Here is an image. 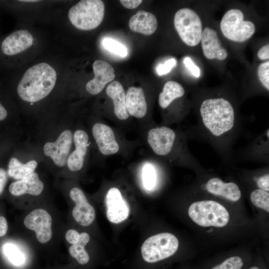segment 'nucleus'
Wrapping results in <instances>:
<instances>
[{
  "instance_id": "nucleus-4",
  "label": "nucleus",
  "mask_w": 269,
  "mask_h": 269,
  "mask_svg": "<svg viewBox=\"0 0 269 269\" xmlns=\"http://www.w3.org/2000/svg\"><path fill=\"white\" fill-rule=\"evenodd\" d=\"M188 216L197 225L203 227L223 228L229 223L230 215L221 204L212 200L197 201L190 204Z\"/></svg>"
},
{
  "instance_id": "nucleus-1",
  "label": "nucleus",
  "mask_w": 269,
  "mask_h": 269,
  "mask_svg": "<svg viewBox=\"0 0 269 269\" xmlns=\"http://www.w3.org/2000/svg\"><path fill=\"white\" fill-rule=\"evenodd\" d=\"M198 123L205 135L217 148L226 152L238 124L231 103L223 98L205 99L200 105Z\"/></svg>"
},
{
  "instance_id": "nucleus-23",
  "label": "nucleus",
  "mask_w": 269,
  "mask_h": 269,
  "mask_svg": "<svg viewBox=\"0 0 269 269\" xmlns=\"http://www.w3.org/2000/svg\"><path fill=\"white\" fill-rule=\"evenodd\" d=\"M38 162L34 159L22 162L16 157H11L7 162L6 169L8 177L19 180L35 172Z\"/></svg>"
},
{
  "instance_id": "nucleus-15",
  "label": "nucleus",
  "mask_w": 269,
  "mask_h": 269,
  "mask_svg": "<svg viewBox=\"0 0 269 269\" xmlns=\"http://www.w3.org/2000/svg\"><path fill=\"white\" fill-rule=\"evenodd\" d=\"M74 149L70 152L66 165L71 171L80 170L85 163L89 146V136L83 130L78 129L73 133Z\"/></svg>"
},
{
  "instance_id": "nucleus-39",
  "label": "nucleus",
  "mask_w": 269,
  "mask_h": 269,
  "mask_svg": "<svg viewBox=\"0 0 269 269\" xmlns=\"http://www.w3.org/2000/svg\"><path fill=\"white\" fill-rule=\"evenodd\" d=\"M258 56L261 60L269 58V45L267 44L261 47L258 52Z\"/></svg>"
},
{
  "instance_id": "nucleus-20",
  "label": "nucleus",
  "mask_w": 269,
  "mask_h": 269,
  "mask_svg": "<svg viewBox=\"0 0 269 269\" xmlns=\"http://www.w3.org/2000/svg\"><path fill=\"white\" fill-rule=\"evenodd\" d=\"M126 105L129 116L141 119L146 114L147 106L144 93L140 87L128 88L126 93Z\"/></svg>"
},
{
  "instance_id": "nucleus-18",
  "label": "nucleus",
  "mask_w": 269,
  "mask_h": 269,
  "mask_svg": "<svg viewBox=\"0 0 269 269\" xmlns=\"http://www.w3.org/2000/svg\"><path fill=\"white\" fill-rule=\"evenodd\" d=\"M200 42L203 54L208 59L224 60L227 57V52L222 47L218 34L213 29L206 27L203 30Z\"/></svg>"
},
{
  "instance_id": "nucleus-11",
  "label": "nucleus",
  "mask_w": 269,
  "mask_h": 269,
  "mask_svg": "<svg viewBox=\"0 0 269 269\" xmlns=\"http://www.w3.org/2000/svg\"><path fill=\"white\" fill-rule=\"evenodd\" d=\"M25 227L35 233L37 240L41 244L49 242L52 237V219L45 209L37 208L27 215L23 220Z\"/></svg>"
},
{
  "instance_id": "nucleus-28",
  "label": "nucleus",
  "mask_w": 269,
  "mask_h": 269,
  "mask_svg": "<svg viewBox=\"0 0 269 269\" xmlns=\"http://www.w3.org/2000/svg\"><path fill=\"white\" fill-rule=\"evenodd\" d=\"M244 265V261L241 257L233 256L215 265L210 269H242Z\"/></svg>"
},
{
  "instance_id": "nucleus-7",
  "label": "nucleus",
  "mask_w": 269,
  "mask_h": 269,
  "mask_svg": "<svg viewBox=\"0 0 269 269\" xmlns=\"http://www.w3.org/2000/svg\"><path fill=\"white\" fill-rule=\"evenodd\" d=\"M243 12L231 9L223 16L220 28L224 36L230 40L242 42L250 39L255 33L256 27L251 21L245 20Z\"/></svg>"
},
{
  "instance_id": "nucleus-25",
  "label": "nucleus",
  "mask_w": 269,
  "mask_h": 269,
  "mask_svg": "<svg viewBox=\"0 0 269 269\" xmlns=\"http://www.w3.org/2000/svg\"><path fill=\"white\" fill-rule=\"evenodd\" d=\"M250 197L255 207L269 212V191L257 188L251 192Z\"/></svg>"
},
{
  "instance_id": "nucleus-30",
  "label": "nucleus",
  "mask_w": 269,
  "mask_h": 269,
  "mask_svg": "<svg viewBox=\"0 0 269 269\" xmlns=\"http://www.w3.org/2000/svg\"><path fill=\"white\" fill-rule=\"evenodd\" d=\"M0 83V124L6 122L10 116L9 100Z\"/></svg>"
},
{
  "instance_id": "nucleus-29",
  "label": "nucleus",
  "mask_w": 269,
  "mask_h": 269,
  "mask_svg": "<svg viewBox=\"0 0 269 269\" xmlns=\"http://www.w3.org/2000/svg\"><path fill=\"white\" fill-rule=\"evenodd\" d=\"M68 251L71 256L75 259L79 264L85 265L88 263L90 257L85 246L79 244L72 245L69 248Z\"/></svg>"
},
{
  "instance_id": "nucleus-35",
  "label": "nucleus",
  "mask_w": 269,
  "mask_h": 269,
  "mask_svg": "<svg viewBox=\"0 0 269 269\" xmlns=\"http://www.w3.org/2000/svg\"><path fill=\"white\" fill-rule=\"evenodd\" d=\"M183 63L194 77L198 78L200 76V68L194 64L190 57H185L183 60Z\"/></svg>"
},
{
  "instance_id": "nucleus-21",
  "label": "nucleus",
  "mask_w": 269,
  "mask_h": 269,
  "mask_svg": "<svg viewBox=\"0 0 269 269\" xmlns=\"http://www.w3.org/2000/svg\"><path fill=\"white\" fill-rule=\"evenodd\" d=\"M129 26L134 32L150 35L157 29V20L153 13L140 10L130 18Z\"/></svg>"
},
{
  "instance_id": "nucleus-36",
  "label": "nucleus",
  "mask_w": 269,
  "mask_h": 269,
  "mask_svg": "<svg viewBox=\"0 0 269 269\" xmlns=\"http://www.w3.org/2000/svg\"><path fill=\"white\" fill-rule=\"evenodd\" d=\"M80 233L74 229L68 230L65 234L66 240L71 245L77 244L79 240Z\"/></svg>"
},
{
  "instance_id": "nucleus-24",
  "label": "nucleus",
  "mask_w": 269,
  "mask_h": 269,
  "mask_svg": "<svg viewBox=\"0 0 269 269\" xmlns=\"http://www.w3.org/2000/svg\"><path fill=\"white\" fill-rule=\"evenodd\" d=\"M185 94L183 86L177 82H166L158 96V104L163 109H166L175 99L181 98Z\"/></svg>"
},
{
  "instance_id": "nucleus-38",
  "label": "nucleus",
  "mask_w": 269,
  "mask_h": 269,
  "mask_svg": "<svg viewBox=\"0 0 269 269\" xmlns=\"http://www.w3.org/2000/svg\"><path fill=\"white\" fill-rule=\"evenodd\" d=\"M120 2L128 9H134L139 5L142 0H121Z\"/></svg>"
},
{
  "instance_id": "nucleus-31",
  "label": "nucleus",
  "mask_w": 269,
  "mask_h": 269,
  "mask_svg": "<svg viewBox=\"0 0 269 269\" xmlns=\"http://www.w3.org/2000/svg\"><path fill=\"white\" fill-rule=\"evenodd\" d=\"M144 186L147 190L153 188L156 181V174L154 168L148 164L144 167L142 173Z\"/></svg>"
},
{
  "instance_id": "nucleus-33",
  "label": "nucleus",
  "mask_w": 269,
  "mask_h": 269,
  "mask_svg": "<svg viewBox=\"0 0 269 269\" xmlns=\"http://www.w3.org/2000/svg\"><path fill=\"white\" fill-rule=\"evenodd\" d=\"M176 60L174 58L166 60L163 64H159L156 68L157 73L159 76H162L168 73L175 66Z\"/></svg>"
},
{
  "instance_id": "nucleus-34",
  "label": "nucleus",
  "mask_w": 269,
  "mask_h": 269,
  "mask_svg": "<svg viewBox=\"0 0 269 269\" xmlns=\"http://www.w3.org/2000/svg\"><path fill=\"white\" fill-rule=\"evenodd\" d=\"M258 188L269 191V174L266 173L254 178Z\"/></svg>"
},
{
  "instance_id": "nucleus-17",
  "label": "nucleus",
  "mask_w": 269,
  "mask_h": 269,
  "mask_svg": "<svg viewBox=\"0 0 269 269\" xmlns=\"http://www.w3.org/2000/svg\"><path fill=\"white\" fill-rule=\"evenodd\" d=\"M204 188L210 194L232 202L239 201L242 196L240 187L236 183L225 182L217 177L208 179L204 184Z\"/></svg>"
},
{
  "instance_id": "nucleus-42",
  "label": "nucleus",
  "mask_w": 269,
  "mask_h": 269,
  "mask_svg": "<svg viewBox=\"0 0 269 269\" xmlns=\"http://www.w3.org/2000/svg\"><path fill=\"white\" fill-rule=\"evenodd\" d=\"M248 269H261L258 266H254L251 267Z\"/></svg>"
},
{
  "instance_id": "nucleus-9",
  "label": "nucleus",
  "mask_w": 269,
  "mask_h": 269,
  "mask_svg": "<svg viewBox=\"0 0 269 269\" xmlns=\"http://www.w3.org/2000/svg\"><path fill=\"white\" fill-rule=\"evenodd\" d=\"M73 142L72 131L70 129H65L59 134L55 140L44 143L43 153L57 167H64L66 164Z\"/></svg>"
},
{
  "instance_id": "nucleus-22",
  "label": "nucleus",
  "mask_w": 269,
  "mask_h": 269,
  "mask_svg": "<svg viewBox=\"0 0 269 269\" xmlns=\"http://www.w3.org/2000/svg\"><path fill=\"white\" fill-rule=\"evenodd\" d=\"M106 92L113 101L114 112L116 117L121 121L127 120L130 116L127 111L126 93L122 84L118 81H115L107 87Z\"/></svg>"
},
{
  "instance_id": "nucleus-10",
  "label": "nucleus",
  "mask_w": 269,
  "mask_h": 269,
  "mask_svg": "<svg viewBox=\"0 0 269 269\" xmlns=\"http://www.w3.org/2000/svg\"><path fill=\"white\" fill-rule=\"evenodd\" d=\"M33 36L26 29L12 32L0 40V59L9 60L29 48L33 43Z\"/></svg>"
},
{
  "instance_id": "nucleus-13",
  "label": "nucleus",
  "mask_w": 269,
  "mask_h": 269,
  "mask_svg": "<svg viewBox=\"0 0 269 269\" xmlns=\"http://www.w3.org/2000/svg\"><path fill=\"white\" fill-rule=\"evenodd\" d=\"M69 196L75 203L72 213L74 219L83 226L91 225L95 219V210L88 202L84 192L80 188L75 187L70 190Z\"/></svg>"
},
{
  "instance_id": "nucleus-8",
  "label": "nucleus",
  "mask_w": 269,
  "mask_h": 269,
  "mask_svg": "<svg viewBox=\"0 0 269 269\" xmlns=\"http://www.w3.org/2000/svg\"><path fill=\"white\" fill-rule=\"evenodd\" d=\"M174 25L180 38L186 45L195 46L200 42L202 24L200 17L193 9H179L174 15Z\"/></svg>"
},
{
  "instance_id": "nucleus-26",
  "label": "nucleus",
  "mask_w": 269,
  "mask_h": 269,
  "mask_svg": "<svg viewBox=\"0 0 269 269\" xmlns=\"http://www.w3.org/2000/svg\"><path fill=\"white\" fill-rule=\"evenodd\" d=\"M3 252L9 261L15 266H19L24 262V256L17 247L12 243L5 244Z\"/></svg>"
},
{
  "instance_id": "nucleus-40",
  "label": "nucleus",
  "mask_w": 269,
  "mask_h": 269,
  "mask_svg": "<svg viewBox=\"0 0 269 269\" xmlns=\"http://www.w3.org/2000/svg\"><path fill=\"white\" fill-rule=\"evenodd\" d=\"M7 230L8 224L5 218L0 215V237L5 235Z\"/></svg>"
},
{
  "instance_id": "nucleus-14",
  "label": "nucleus",
  "mask_w": 269,
  "mask_h": 269,
  "mask_svg": "<svg viewBox=\"0 0 269 269\" xmlns=\"http://www.w3.org/2000/svg\"><path fill=\"white\" fill-rule=\"evenodd\" d=\"M92 134L100 153L106 156L117 153L120 145L113 130L102 123H96L92 128Z\"/></svg>"
},
{
  "instance_id": "nucleus-37",
  "label": "nucleus",
  "mask_w": 269,
  "mask_h": 269,
  "mask_svg": "<svg viewBox=\"0 0 269 269\" xmlns=\"http://www.w3.org/2000/svg\"><path fill=\"white\" fill-rule=\"evenodd\" d=\"M8 175L6 169L0 166V195L3 192L8 181Z\"/></svg>"
},
{
  "instance_id": "nucleus-12",
  "label": "nucleus",
  "mask_w": 269,
  "mask_h": 269,
  "mask_svg": "<svg viewBox=\"0 0 269 269\" xmlns=\"http://www.w3.org/2000/svg\"><path fill=\"white\" fill-rule=\"evenodd\" d=\"M105 203L107 217L111 223H121L129 217V206L118 188L112 187L108 191Z\"/></svg>"
},
{
  "instance_id": "nucleus-27",
  "label": "nucleus",
  "mask_w": 269,
  "mask_h": 269,
  "mask_svg": "<svg viewBox=\"0 0 269 269\" xmlns=\"http://www.w3.org/2000/svg\"><path fill=\"white\" fill-rule=\"evenodd\" d=\"M102 44L106 49L121 57H126L128 55L127 48L115 39L105 38L102 41Z\"/></svg>"
},
{
  "instance_id": "nucleus-16",
  "label": "nucleus",
  "mask_w": 269,
  "mask_h": 269,
  "mask_svg": "<svg viewBox=\"0 0 269 269\" xmlns=\"http://www.w3.org/2000/svg\"><path fill=\"white\" fill-rule=\"evenodd\" d=\"M93 68L95 77L86 84V90L90 94L95 95L99 94L107 83L115 79V74L113 67L104 60L95 61Z\"/></svg>"
},
{
  "instance_id": "nucleus-6",
  "label": "nucleus",
  "mask_w": 269,
  "mask_h": 269,
  "mask_svg": "<svg viewBox=\"0 0 269 269\" xmlns=\"http://www.w3.org/2000/svg\"><path fill=\"white\" fill-rule=\"evenodd\" d=\"M179 241L173 234L164 232L153 235L142 244L141 253L143 259L153 263L168 258L177 251Z\"/></svg>"
},
{
  "instance_id": "nucleus-32",
  "label": "nucleus",
  "mask_w": 269,
  "mask_h": 269,
  "mask_svg": "<svg viewBox=\"0 0 269 269\" xmlns=\"http://www.w3.org/2000/svg\"><path fill=\"white\" fill-rule=\"evenodd\" d=\"M258 74L259 79L264 87L269 90V62L261 64L258 68Z\"/></svg>"
},
{
  "instance_id": "nucleus-41",
  "label": "nucleus",
  "mask_w": 269,
  "mask_h": 269,
  "mask_svg": "<svg viewBox=\"0 0 269 269\" xmlns=\"http://www.w3.org/2000/svg\"><path fill=\"white\" fill-rule=\"evenodd\" d=\"M19 1H21V2H38L39 1V0H19Z\"/></svg>"
},
{
  "instance_id": "nucleus-5",
  "label": "nucleus",
  "mask_w": 269,
  "mask_h": 269,
  "mask_svg": "<svg viewBox=\"0 0 269 269\" xmlns=\"http://www.w3.org/2000/svg\"><path fill=\"white\" fill-rule=\"evenodd\" d=\"M105 5L101 0H82L72 6L68 15L71 23L82 30L97 28L102 22Z\"/></svg>"
},
{
  "instance_id": "nucleus-3",
  "label": "nucleus",
  "mask_w": 269,
  "mask_h": 269,
  "mask_svg": "<svg viewBox=\"0 0 269 269\" xmlns=\"http://www.w3.org/2000/svg\"><path fill=\"white\" fill-rule=\"evenodd\" d=\"M147 143L152 151L157 156L168 158L174 155L183 163L191 165L197 163L189 152L186 141L181 138L172 129L167 126L150 129L147 135Z\"/></svg>"
},
{
  "instance_id": "nucleus-19",
  "label": "nucleus",
  "mask_w": 269,
  "mask_h": 269,
  "mask_svg": "<svg viewBox=\"0 0 269 269\" xmlns=\"http://www.w3.org/2000/svg\"><path fill=\"white\" fill-rule=\"evenodd\" d=\"M44 188L43 182L40 180L38 174L32 173L11 182L9 187V193L15 196H20L24 194L38 196Z\"/></svg>"
},
{
  "instance_id": "nucleus-2",
  "label": "nucleus",
  "mask_w": 269,
  "mask_h": 269,
  "mask_svg": "<svg viewBox=\"0 0 269 269\" xmlns=\"http://www.w3.org/2000/svg\"><path fill=\"white\" fill-rule=\"evenodd\" d=\"M57 79L56 71L51 65L46 62L37 63L24 73L17 85V94L24 102H38L50 94Z\"/></svg>"
}]
</instances>
